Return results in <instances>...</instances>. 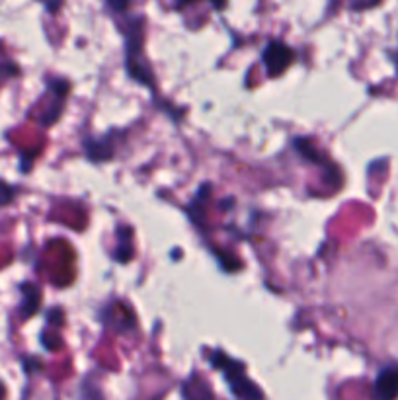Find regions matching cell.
Returning a JSON list of instances; mask_svg holds the SVG:
<instances>
[{"mask_svg":"<svg viewBox=\"0 0 398 400\" xmlns=\"http://www.w3.org/2000/svg\"><path fill=\"white\" fill-rule=\"evenodd\" d=\"M184 397H186V400H215L213 392L209 390L206 383L201 379H195V377L184 385Z\"/></svg>","mask_w":398,"mask_h":400,"instance_id":"4","label":"cell"},{"mask_svg":"<svg viewBox=\"0 0 398 400\" xmlns=\"http://www.w3.org/2000/svg\"><path fill=\"white\" fill-rule=\"evenodd\" d=\"M12 195H14V192H12V188L6 184V182H2L0 180V207L2 205H6L10 199H12Z\"/></svg>","mask_w":398,"mask_h":400,"instance_id":"5","label":"cell"},{"mask_svg":"<svg viewBox=\"0 0 398 400\" xmlns=\"http://www.w3.org/2000/svg\"><path fill=\"white\" fill-rule=\"evenodd\" d=\"M398 397V369L388 367L377 377L373 400H395Z\"/></svg>","mask_w":398,"mask_h":400,"instance_id":"3","label":"cell"},{"mask_svg":"<svg viewBox=\"0 0 398 400\" xmlns=\"http://www.w3.org/2000/svg\"><path fill=\"white\" fill-rule=\"evenodd\" d=\"M213 365H217V367H221V369H225V377H227V381H229V385H231L232 392H234L238 399L264 400L262 392H260V388H258L254 383H250L245 375H242V371H245V365H240V363L232 362V360H229V358H225L221 351L215 353V358H213Z\"/></svg>","mask_w":398,"mask_h":400,"instance_id":"1","label":"cell"},{"mask_svg":"<svg viewBox=\"0 0 398 400\" xmlns=\"http://www.w3.org/2000/svg\"><path fill=\"white\" fill-rule=\"evenodd\" d=\"M293 57L295 55H293V51L285 43H282V41H271L266 53H264V61H266V66H268V73L270 75H282L283 71L291 65Z\"/></svg>","mask_w":398,"mask_h":400,"instance_id":"2","label":"cell"},{"mask_svg":"<svg viewBox=\"0 0 398 400\" xmlns=\"http://www.w3.org/2000/svg\"><path fill=\"white\" fill-rule=\"evenodd\" d=\"M2 397H4V390H2V385H0V400H2Z\"/></svg>","mask_w":398,"mask_h":400,"instance_id":"6","label":"cell"}]
</instances>
